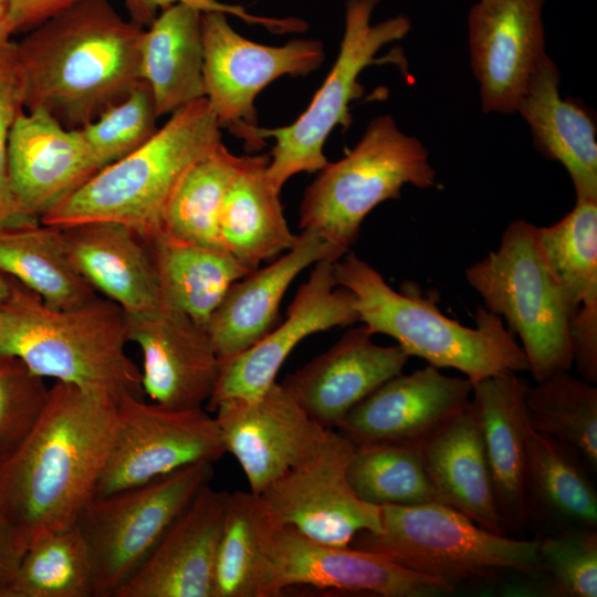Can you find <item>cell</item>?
Masks as SVG:
<instances>
[{
	"label": "cell",
	"instance_id": "40",
	"mask_svg": "<svg viewBox=\"0 0 597 597\" xmlns=\"http://www.w3.org/2000/svg\"><path fill=\"white\" fill-rule=\"evenodd\" d=\"M158 115L149 86L142 81L127 96L81 127V134L103 168L144 145L157 132Z\"/></svg>",
	"mask_w": 597,
	"mask_h": 597
},
{
	"label": "cell",
	"instance_id": "22",
	"mask_svg": "<svg viewBox=\"0 0 597 597\" xmlns=\"http://www.w3.org/2000/svg\"><path fill=\"white\" fill-rule=\"evenodd\" d=\"M228 495L203 486L116 597H213Z\"/></svg>",
	"mask_w": 597,
	"mask_h": 597
},
{
	"label": "cell",
	"instance_id": "16",
	"mask_svg": "<svg viewBox=\"0 0 597 597\" xmlns=\"http://www.w3.org/2000/svg\"><path fill=\"white\" fill-rule=\"evenodd\" d=\"M545 0H478L468 15L471 67L484 113L511 114L547 56Z\"/></svg>",
	"mask_w": 597,
	"mask_h": 597
},
{
	"label": "cell",
	"instance_id": "27",
	"mask_svg": "<svg viewBox=\"0 0 597 597\" xmlns=\"http://www.w3.org/2000/svg\"><path fill=\"white\" fill-rule=\"evenodd\" d=\"M557 65L547 55L531 77L516 112L538 153L568 172L576 199L597 200L596 123L582 104L563 98Z\"/></svg>",
	"mask_w": 597,
	"mask_h": 597
},
{
	"label": "cell",
	"instance_id": "4",
	"mask_svg": "<svg viewBox=\"0 0 597 597\" xmlns=\"http://www.w3.org/2000/svg\"><path fill=\"white\" fill-rule=\"evenodd\" d=\"M334 275L338 286L352 293L359 322L373 334L394 338L409 357L457 369L472 385L528 370L516 337L481 304L474 311V327L464 326L446 316L434 297L409 287L395 291L377 270L348 252L334 262Z\"/></svg>",
	"mask_w": 597,
	"mask_h": 597
},
{
	"label": "cell",
	"instance_id": "45",
	"mask_svg": "<svg viewBox=\"0 0 597 597\" xmlns=\"http://www.w3.org/2000/svg\"><path fill=\"white\" fill-rule=\"evenodd\" d=\"M27 545L0 513V596L12 579Z\"/></svg>",
	"mask_w": 597,
	"mask_h": 597
},
{
	"label": "cell",
	"instance_id": "1",
	"mask_svg": "<svg viewBox=\"0 0 597 597\" xmlns=\"http://www.w3.org/2000/svg\"><path fill=\"white\" fill-rule=\"evenodd\" d=\"M117 425V405L55 381L21 444L0 461V513L28 546L72 527L94 498Z\"/></svg>",
	"mask_w": 597,
	"mask_h": 597
},
{
	"label": "cell",
	"instance_id": "29",
	"mask_svg": "<svg viewBox=\"0 0 597 597\" xmlns=\"http://www.w3.org/2000/svg\"><path fill=\"white\" fill-rule=\"evenodd\" d=\"M201 11L186 3L161 10L140 36V75L158 117L205 98Z\"/></svg>",
	"mask_w": 597,
	"mask_h": 597
},
{
	"label": "cell",
	"instance_id": "21",
	"mask_svg": "<svg viewBox=\"0 0 597 597\" xmlns=\"http://www.w3.org/2000/svg\"><path fill=\"white\" fill-rule=\"evenodd\" d=\"M365 326L352 327L326 352L290 374L282 385L306 413L326 429L377 387L402 373L409 360L398 345L380 346Z\"/></svg>",
	"mask_w": 597,
	"mask_h": 597
},
{
	"label": "cell",
	"instance_id": "26",
	"mask_svg": "<svg viewBox=\"0 0 597 597\" xmlns=\"http://www.w3.org/2000/svg\"><path fill=\"white\" fill-rule=\"evenodd\" d=\"M61 230L70 262L95 291L127 313L161 306L147 241L136 231L109 221Z\"/></svg>",
	"mask_w": 597,
	"mask_h": 597
},
{
	"label": "cell",
	"instance_id": "30",
	"mask_svg": "<svg viewBox=\"0 0 597 597\" xmlns=\"http://www.w3.org/2000/svg\"><path fill=\"white\" fill-rule=\"evenodd\" d=\"M270 156H244L226 195L219 221L223 249L253 271L290 250L296 239L286 223L281 190L268 174Z\"/></svg>",
	"mask_w": 597,
	"mask_h": 597
},
{
	"label": "cell",
	"instance_id": "14",
	"mask_svg": "<svg viewBox=\"0 0 597 597\" xmlns=\"http://www.w3.org/2000/svg\"><path fill=\"white\" fill-rule=\"evenodd\" d=\"M214 412L226 452L239 462L254 494L313 457L329 430L276 381L254 398L224 400Z\"/></svg>",
	"mask_w": 597,
	"mask_h": 597
},
{
	"label": "cell",
	"instance_id": "9",
	"mask_svg": "<svg viewBox=\"0 0 597 597\" xmlns=\"http://www.w3.org/2000/svg\"><path fill=\"white\" fill-rule=\"evenodd\" d=\"M212 462H198L147 483L94 495L76 526L86 544L93 597H116L198 492Z\"/></svg>",
	"mask_w": 597,
	"mask_h": 597
},
{
	"label": "cell",
	"instance_id": "39",
	"mask_svg": "<svg viewBox=\"0 0 597 597\" xmlns=\"http://www.w3.org/2000/svg\"><path fill=\"white\" fill-rule=\"evenodd\" d=\"M514 593L541 597L597 596V527L567 526L540 537L537 567Z\"/></svg>",
	"mask_w": 597,
	"mask_h": 597
},
{
	"label": "cell",
	"instance_id": "10",
	"mask_svg": "<svg viewBox=\"0 0 597 597\" xmlns=\"http://www.w3.org/2000/svg\"><path fill=\"white\" fill-rule=\"evenodd\" d=\"M379 0H347L344 33L337 57L306 109L290 125L276 128L258 127L255 136L273 137L268 174L282 190L294 175L321 170L328 160L324 145L336 126L347 128L352 123L349 103L363 94L360 73L376 63L379 50L407 35L410 20L397 15L373 23L374 9Z\"/></svg>",
	"mask_w": 597,
	"mask_h": 597
},
{
	"label": "cell",
	"instance_id": "23",
	"mask_svg": "<svg viewBox=\"0 0 597 597\" xmlns=\"http://www.w3.org/2000/svg\"><path fill=\"white\" fill-rule=\"evenodd\" d=\"M341 258L322 237L302 230L284 254L235 281L206 326L219 358L244 352L275 326L286 290L306 268Z\"/></svg>",
	"mask_w": 597,
	"mask_h": 597
},
{
	"label": "cell",
	"instance_id": "43",
	"mask_svg": "<svg viewBox=\"0 0 597 597\" xmlns=\"http://www.w3.org/2000/svg\"><path fill=\"white\" fill-rule=\"evenodd\" d=\"M175 3H186L197 8L201 12L220 11L241 18L248 23L263 25L271 31L294 32L297 28L295 18L277 19L253 15L240 6L228 4L217 0H124L129 21L144 29L154 21L161 10Z\"/></svg>",
	"mask_w": 597,
	"mask_h": 597
},
{
	"label": "cell",
	"instance_id": "35",
	"mask_svg": "<svg viewBox=\"0 0 597 597\" xmlns=\"http://www.w3.org/2000/svg\"><path fill=\"white\" fill-rule=\"evenodd\" d=\"M243 160L244 156L232 154L222 143L197 161L175 189L164 212L161 231L185 242L226 252L220 239V213Z\"/></svg>",
	"mask_w": 597,
	"mask_h": 597
},
{
	"label": "cell",
	"instance_id": "31",
	"mask_svg": "<svg viewBox=\"0 0 597 597\" xmlns=\"http://www.w3.org/2000/svg\"><path fill=\"white\" fill-rule=\"evenodd\" d=\"M280 524L260 495L229 493L219 538L213 597H276L274 544Z\"/></svg>",
	"mask_w": 597,
	"mask_h": 597
},
{
	"label": "cell",
	"instance_id": "17",
	"mask_svg": "<svg viewBox=\"0 0 597 597\" xmlns=\"http://www.w3.org/2000/svg\"><path fill=\"white\" fill-rule=\"evenodd\" d=\"M127 343L143 355L142 386L153 402L172 409L202 408L220 373L207 329L188 315L163 306L125 312Z\"/></svg>",
	"mask_w": 597,
	"mask_h": 597
},
{
	"label": "cell",
	"instance_id": "47",
	"mask_svg": "<svg viewBox=\"0 0 597 597\" xmlns=\"http://www.w3.org/2000/svg\"><path fill=\"white\" fill-rule=\"evenodd\" d=\"M11 31L9 29L4 10L0 3V44L11 40Z\"/></svg>",
	"mask_w": 597,
	"mask_h": 597
},
{
	"label": "cell",
	"instance_id": "34",
	"mask_svg": "<svg viewBox=\"0 0 597 597\" xmlns=\"http://www.w3.org/2000/svg\"><path fill=\"white\" fill-rule=\"evenodd\" d=\"M0 272L53 308L77 307L97 295L70 262L62 230L40 221L0 228Z\"/></svg>",
	"mask_w": 597,
	"mask_h": 597
},
{
	"label": "cell",
	"instance_id": "19",
	"mask_svg": "<svg viewBox=\"0 0 597 597\" xmlns=\"http://www.w3.org/2000/svg\"><path fill=\"white\" fill-rule=\"evenodd\" d=\"M293 585L381 597H437L454 591L443 582L400 567L377 553L321 543L280 525L274 544L276 595Z\"/></svg>",
	"mask_w": 597,
	"mask_h": 597
},
{
	"label": "cell",
	"instance_id": "32",
	"mask_svg": "<svg viewBox=\"0 0 597 597\" xmlns=\"http://www.w3.org/2000/svg\"><path fill=\"white\" fill-rule=\"evenodd\" d=\"M589 472L574 449L532 430L524 483L527 521L534 519L556 530L597 527V491Z\"/></svg>",
	"mask_w": 597,
	"mask_h": 597
},
{
	"label": "cell",
	"instance_id": "12",
	"mask_svg": "<svg viewBox=\"0 0 597 597\" xmlns=\"http://www.w3.org/2000/svg\"><path fill=\"white\" fill-rule=\"evenodd\" d=\"M226 452L214 417L202 408L172 409L125 396L95 495L147 483L184 467L218 461Z\"/></svg>",
	"mask_w": 597,
	"mask_h": 597
},
{
	"label": "cell",
	"instance_id": "15",
	"mask_svg": "<svg viewBox=\"0 0 597 597\" xmlns=\"http://www.w3.org/2000/svg\"><path fill=\"white\" fill-rule=\"evenodd\" d=\"M359 322L354 297L338 287L334 262L318 261L289 305L286 316L244 352L220 359V373L207 408L228 399H251L274 381L292 350L306 337Z\"/></svg>",
	"mask_w": 597,
	"mask_h": 597
},
{
	"label": "cell",
	"instance_id": "33",
	"mask_svg": "<svg viewBox=\"0 0 597 597\" xmlns=\"http://www.w3.org/2000/svg\"><path fill=\"white\" fill-rule=\"evenodd\" d=\"M147 241L163 307L205 327L229 287L251 272L224 251L181 241L160 231Z\"/></svg>",
	"mask_w": 597,
	"mask_h": 597
},
{
	"label": "cell",
	"instance_id": "24",
	"mask_svg": "<svg viewBox=\"0 0 597 597\" xmlns=\"http://www.w3.org/2000/svg\"><path fill=\"white\" fill-rule=\"evenodd\" d=\"M538 242L572 310L573 366L597 381V200L576 199L556 223L537 227Z\"/></svg>",
	"mask_w": 597,
	"mask_h": 597
},
{
	"label": "cell",
	"instance_id": "13",
	"mask_svg": "<svg viewBox=\"0 0 597 597\" xmlns=\"http://www.w3.org/2000/svg\"><path fill=\"white\" fill-rule=\"evenodd\" d=\"M355 446L329 429L320 450L261 494L280 525L321 543L348 546L363 531L381 530L380 507L362 501L347 480Z\"/></svg>",
	"mask_w": 597,
	"mask_h": 597
},
{
	"label": "cell",
	"instance_id": "18",
	"mask_svg": "<svg viewBox=\"0 0 597 597\" xmlns=\"http://www.w3.org/2000/svg\"><path fill=\"white\" fill-rule=\"evenodd\" d=\"M102 167L80 128H67L43 109L21 111L8 146L11 195L19 216L40 218Z\"/></svg>",
	"mask_w": 597,
	"mask_h": 597
},
{
	"label": "cell",
	"instance_id": "44",
	"mask_svg": "<svg viewBox=\"0 0 597 597\" xmlns=\"http://www.w3.org/2000/svg\"><path fill=\"white\" fill-rule=\"evenodd\" d=\"M82 0H0L11 34L29 32Z\"/></svg>",
	"mask_w": 597,
	"mask_h": 597
},
{
	"label": "cell",
	"instance_id": "41",
	"mask_svg": "<svg viewBox=\"0 0 597 597\" xmlns=\"http://www.w3.org/2000/svg\"><path fill=\"white\" fill-rule=\"evenodd\" d=\"M50 387L20 359L0 358V461L27 438L41 417Z\"/></svg>",
	"mask_w": 597,
	"mask_h": 597
},
{
	"label": "cell",
	"instance_id": "42",
	"mask_svg": "<svg viewBox=\"0 0 597 597\" xmlns=\"http://www.w3.org/2000/svg\"><path fill=\"white\" fill-rule=\"evenodd\" d=\"M21 80L15 59V42L0 44V228L30 222L14 206L8 170V146L12 125L23 111Z\"/></svg>",
	"mask_w": 597,
	"mask_h": 597
},
{
	"label": "cell",
	"instance_id": "36",
	"mask_svg": "<svg viewBox=\"0 0 597 597\" xmlns=\"http://www.w3.org/2000/svg\"><path fill=\"white\" fill-rule=\"evenodd\" d=\"M524 401L534 431L570 447L596 472L597 388L591 383L557 370L527 386Z\"/></svg>",
	"mask_w": 597,
	"mask_h": 597
},
{
	"label": "cell",
	"instance_id": "25",
	"mask_svg": "<svg viewBox=\"0 0 597 597\" xmlns=\"http://www.w3.org/2000/svg\"><path fill=\"white\" fill-rule=\"evenodd\" d=\"M527 383L516 373L473 384L478 417L500 516L509 535L527 524L524 483L531 431L524 396Z\"/></svg>",
	"mask_w": 597,
	"mask_h": 597
},
{
	"label": "cell",
	"instance_id": "46",
	"mask_svg": "<svg viewBox=\"0 0 597 597\" xmlns=\"http://www.w3.org/2000/svg\"><path fill=\"white\" fill-rule=\"evenodd\" d=\"M12 277L0 272V303L6 301L11 294Z\"/></svg>",
	"mask_w": 597,
	"mask_h": 597
},
{
	"label": "cell",
	"instance_id": "7",
	"mask_svg": "<svg viewBox=\"0 0 597 597\" xmlns=\"http://www.w3.org/2000/svg\"><path fill=\"white\" fill-rule=\"evenodd\" d=\"M464 275L483 306L520 338L535 381L570 370L572 310L542 252L536 226L523 219L512 221L499 248L467 268Z\"/></svg>",
	"mask_w": 597,
	"mask_h": 597
},
{
	"label": "cell",
	"instance_id": "5",
	"mask_svg": "<svg viewBox=\"0 0 597 597\" xmlns=\"http://www.w3.org/2000/svg\"><path fill=\"white\" fill-rule=\"evenodd\" d=\"M207 98L170 115L144 145L103 167L40 218L59 229L109 221L148 240L161 231L166 207L186 172L222 144Z\"/></svg>",
	"mask_w": 597,
	"mask_h": 597
},
{
	"label": "cell",
	"instance_id": "37",
	"mask_svg": "<svg viewBox=\"0 0 597 597\" xmlns=\"http://www.w3.org/2000/svg\"><path fill=\"white\" fill-rule=\"evenodd\" d=\"M0 597H93L90 555L76 524L38 536Z\"/></svg>",
	"mask_w": 597,
	"mask_h": 597
},
{
	"label": "cell",
	"instance_id": "28",
	"mask_svg": "<svg viewBox=\"0 0 597 597\" xmlns=\"http://www.w3.org/2000/svg\"><path fill=\"white\" fill-rule=\"evenodd\" d=\"M418 447L442 504L488 531L509 535L496 506L481 427L471 400Z\"/></svg>",
	"mask_w": 597,
	"mask_h": 597
},
{
	"label": "cell",
	"instance_id": "38",
	"mask_svg": "<svg viewBox=\"0 0 597 597\" xmlns=\"http://www.w3.org/2000/svg\"><path fill=\"white\" fill-rule=\"evenodd\" d=\"M347 480L362 501L376 506L441 503L415 444L355 446Z\"/></svg>",
	"mask_w": 597,
	"mask_h": 597
},
{
	"label": "cell",
	"instance_id": "20",
	"mask_svg": "<svg viewBox=\"0 0 597 597\" xmlns=\"http://www.w3.org/2000/svg\"><path fill=\"white\" fill-rule=\"evenodd\" d=\"M472 388L468 378L444 375L428 364L386 380L356 405L335 430L354 446H419L469 405Z\"/></svg>",
	"mask_w": 597,
	"mask_h": 597
},
{
	"label": "cell",
	"instance_id": "2",
	"mask_svg": "<svg viewBox=\"0 0 597 597\" xmlns=\"http://www.w3.org/2000/svg\"><path fill=\"white\" fill-rule=\"evenodd\" d=\"M144 28L107 0H82L15 42L24 111L43 109L81 128L143 80Z\"/></svg>",
	"mask_w": 597,
	"mask_h": 597
},
{
	"label": "cell",
	"instance_id": "11",
	"mask_svg": "<svg viewBox=\"0 0 597 597\" xmlns=\"http://www.w3.org/2000/svg\"><path fill=\"white\" fill-rule=\"evenodd\" d=\"M205 97L221 127L230 128L245 145L259 149L254 101L279 77L306 76L324 60L322 42L293 39L265 45L240 35L220 11L201 13Z\"/></svg>",
	"mask_w": 597,
	"mask_h": 597
},
{
	"label": "cell",
	"instance_id": "3",
	"mask_svg": "<svg viewBox=\"0 0 597 597\" xmlns=\"http://www.w3.org/2000/svg\"><path fill=\"white\" fill-rule=\"evenodd\" d=\"M126 343L125 312L106 297L53 308L12 279L11 294L0 303V358H18L38 376L116 405L125 396H145Z\"/></svg>",
	"mask_w": 597,
	"mask_h": 597
},
{
	"label": "cell",
	"instance_id": "8",
	"mask_svg": "<svg viewBox=\"0 0 597 597\" xmlns=\"http://www.w3.org/2000/svg\"><path fill=\"white\" fill-rule=\"evenodd\" d=\"M405 185L438 187L429 154L390 115L375 117L358 143L339 160L328 161L306 188L300 228L318 234L343 256L367 214L399 198Z\"/></svg>",
	"mask_w": 597,
	"mask_h": 597
},
{
	"label": "cell",
	"instance_id": "6",
	"mask_svg": "<svg viewBox=\"0 0 597 597\" xmlns=\"http://www.w3.org/2000/svg\"><path fill=\"white\" fill-rule=\"evenodd\" d=\"M379 507L380 532H359L349 546L377 553L453 590L463 583L535 574L538 536L517 540L488 531L439 502Z\"/></svg>",
	"mask_w": 597,
	"mask_h": 597
}]
</instances>
